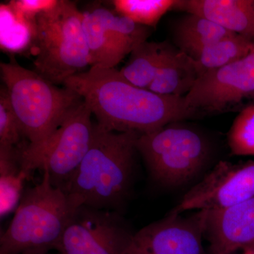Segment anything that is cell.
<instances>
[{
	"label": "cell",
	"instance_id": "6da1fadb",
	"mask_svg": "<svg viewBox=\"0 0 254 254\" xmlns=\"http://www.w3.org/2000/svg\"><path fill=\"white\" fill-rule=\"evenodd\" d=\"M63 86L78 93L97 123L108 131L144 134L195 115L187 108L185 97L138 88L115 68L91 66L68 78Z\"/></svg>",
	"mask_w": 254,
	"mask_h": 254
},
{
	"label": "cell",
	"instance_id": "7a4b0ae2",
	"mask_svg": "<svg viewBox=\"0 0 254 254\" xmlns=\"http://www.w3.org/2000/svg\"><path fill=\"white\" fill-rule=\"evenodd\" d=\"M140 135L94 123L89 150L64 191L79 206L123 214L133 190Z\"/></svg>",
	"mask_w": 254,
	"mask_h": 254
},
{
	"label": "cell",
	"instance_id": "3957f363",
	"mask_svg": "<svg viewBox=\"0 0 254 254\" xmlns=\"http://www.w3.org/2000/svg\"><path fill=\"white\" fill-rule=\"evenodd\" d=\"M79 205L64 190L43 180L28 188L9 226L1 235L0 254H46L56 250L65 228Z\"/></svg>",
	"mask_w": 254,
	"mask_h": 254
},
{
	"label": "cell",
	"instance_id": "277c9868",
	"mask_svg": "<svg viewBox=\"0 0 254 254\" xmlns=\"http://www.w3.org/2000/svg\"><path fill=\"white\" fill-rule=\"evenodd\" d=\"M0 69L11 107L29 143L26 149H34L48 141L68 114L83 101L76 92L59 88L14 59L1 63Z\"/></svg>",
	"mask_w": 254,
	"mask_h": 254
},
{
	"label": "cell",
	"instance_id": "5b68a950",
	"mask_svg": "<svg viewBox=\"0 0 254 254\" xmlns=\"http://www.w3.org/2000/svg\"><path fill=\"white\" fill-rule=\"evenodd\" d=\"M32 52L35 71L53 84L91 65L83 29V12L74 2L58 0L54 7L36 18Z\"/></svg>",
	"mask_w": 254,
	"mask_h": 254
},
{
	"label": "cell",
	"instance_id": "8992f818",
	"mask_svg": "<svg viewBox=\"0 0 254 254\" xmlns=\"http://www.w3.org/2000/svg\"><path fill=\"white\" fill-rule=\"evenodd\" d=\"M152 180L174 188L201 176L211 159V145L196 128L181 122L141 134L136 142Z\"/></svg>",
	"mask_w": 254,
	"mask_h": 254
},
{
	"label": "cell",
	"instance_id": "52a82bcc",
	"mask_svg": "<svg viewBox=\"0 0 254 254\" xmlns=\"http://www.w3.org/2000/svg\"><path fill=\"white\" fill-rule=\"evenodd\" d=\"M92 115L89 106L83 100L48 141L34 149L25 148L21 162L26 176L36 170L46 172L52 185L64 190L91 146L94 127Z\"/></svg>",
	"mask_w": 254,
	"mask_h": 254
},
{
	"label": "cell",
	"instance_id": "ba28073f",
	"mask_svg": "<svg viewBox=\"0 0 254 254\" xmlns=\"http://www.w3.org/2000/svg\"><path fill=\"white\" fill-rule=\"evenodd\" d=\"M133 234L123 214L82 205L55 251L58 254H125Z\"/></svg>",
	"mask_w": 254,
	"mask_h": 254
},
{
	"label": "cell",
	"instance_id": "9c48e42d",
	"mask_svg": "<svg viewBox=\"0 0 254 254\" xmlns=\"http://www.w3.org/2000/svg\"><path fill=\"white\" fill-rule=\"evenodd\" d=\"M254 197V160L221 161L185 193L170 213L230 208Z\"/></svg>",
	"mask_w": 254,
	"mask_h": 254
},
{
	"label": "cell",
	"instance_id": "30bf717a",
	"mask_svg": "<svg viewBox=\"0 0 254 254\" xmlns=\"http://www.w3.org/2000/svg\"><path fill=\"white\" fill-rule=\"evenodd\" d=\"M205 210L170 213L134 232L125 254H209L205 250Z\"/></svg>",
	"mask_w": 254,
	"mask_h": 254
},
{
	"label": "cell",
	"instance_id": "8fae6325",
	"mask_svg": "<svg viewBox=\"0 0 254 254\" xmlns=\"http://www.w3.org/2000/svg\"><path fill=\"white\" fill-rule=\"evenodd\" d=\"M246 98H254V49L238 61L203 73L185 96L187 108L195 114L220 112Z\"/></svg>",
	"mask_w": 254,
	"mask_h": 254
},
{
	"label": "cell",
	"instance_id": "7c38bea8",
	"mask_svg": "<svg viewBox=\"0 0 254 254\" xmlns=\"http://www.w3.org/2000/svg\"><path fill=\"white\" fill-rule=\"evenodd\" d=\"M205 212L209 254H231L254 244V197L230 208Z\"/></svg>",
	"mask_w": 254,
	"mask_h": 254
},
{
	"label": "cell",
	"instance_id": "4fadbf2b",
	"mask_svg": "<svg viewBox=\"0 0 254 254\" xmlns=\"http://www.w3.org/2000/svg\"><path fill=\"white\" fill-rule=\"evenodd\" d=\"M173 9L198 15L230 33L254 39V0H177Z\"/></svg>",
	"mask_w": 254,
	"mask_h": 254
},
{
	"label": "cell",
	"instance_id": "5bb4252c",
	"mask_svg": "<svg viewBox=\"0 0 254 254\" xmlns=\"http://www.w3.org/2000/svg\"><path fill=\"white\" fill-rule=\"evenodd\" d=\"M200 76L194 60L177 47L167 43L163 60L148 90L160 95L185 97Z\"/></svg>",
	"mask_w": 254,
	"mask_h": 254
},
{
	"label": "cell",
	"instance_id": "9a60e30c",
	"mask_svg": "<svg viewBox=\"0 0 254 254\" xmlns=\"http://www.w3.org/2000/svg\"><path fill=\"white\" fill-rule=\"evenodd\" d=\"M103 9V6H98L83 11V33L91 66L115 68L128 54L108 29Z\"/></svg>",
	"mask_w": 254,
	"mask_h": 254
},
{
	"label": "cell",
	"instance_id": "2e32d148",
	"mask_svg": "<svg viewBox=\"0 0 254 254\" xmlns=\"http://www.w3.org/2000/svg\"><path fill=\"white\" fill-rule=\"evenodd\" d=\"M254 49L253 41L233 34L209 43L190 57L196 63L201 76L242 59Z\"/></svg>",
	"mask_w": 254,
	"mask_h": 254
},
{
	"label": "cell",
	"instance_id": "e0dca14e",
	"mask_svg": "<svg viewBox=\"0 0 254 254\" xmlns=\"http://www.w3.org/2000/svg\"><path fill=\"white\" fill-rule=\"evenodd\" d=\"M173 34L177 48L190 56L209 43L234 33L198 15L187 14L175 23Z\"/></svg>",
	"mask_w": 254,
	"mask_h": 254
},
{
	"label": "cell",
	"instance_id": "ac0fdd59",
	"mask_svg": "<svg viewBox=\"0 0 254 254\" xmlns=\"http://www.w3.org/2000/svg\"><path fill=\"white\" fill-rule=\"evenodd\" d=\"M167 43L143 42L130 54L128 63L120 72L138 88L149 89L163 60Z\"/></svg>",
	"mask_w": 254,
	"mask_h": 254
},
{
	"label": "cell",
	"instance_id": "d6986e66",
	"mask_svg": "<svg viewBox=\"0 0 254 254\" xmlns=\"http://www.w3.org/2000/svg\"><path fill=\"white\" fill-rule=\"evenodd\" d=\"M176 0H115L112 4L122 16L147 27H154L169 10L173 9Z\"/></svg>",
	"mask_w": 254,
	"mask_h": 254
},
{
	"label": "cell",
	"instance_id": "ffe728a7",
	"mask_svg": "<svg viewBox=\"0 0 254 254\" xmlns=\"http://www.w3.org/2000/svg\"><path fill=\"white\" fill-rule=\"evenodd\" d=\"M104 16L107 26L115 39L127 54L143 42L147 41L150 34L149 27L138 24L129 18L115 14L104 7Z\"/></svg>",
	"mask_w": 254,
	"mask_h": 254
},
{
	"label": "cell",
	"instance_id": "44dd1931",
	"mask_svg": "<svg viewBox=\"0 0 254 254\" xmlns=\"http://www.w3.org/2000/svg\"><path fill=\"white\" fill-rule=\"evenodd\" d=\"M227 141L232 154L254 156V105L237 115L227 134Z\"/></svg>",
	"mask_w": 254,
	"mask_h": 254
},
{
	"label": "cell",
	"instance_id": "7402d4cb",
	"mask_svg": "<svg viewBox=\"0 0 254 254\" xmlns=\"http://www.w3.org/2000/svg\"><path fill=\"white\" fill-rule=\"evenodd\" d=\"M29 144L15 115L4 86L0 89V147L23 150Z\"/></svg>",
	"mask_w": 254,
	"mask_h": 254
},
{
	"label": "cell",
	"instance_id": "603a6c76",
	"mask_svg": "<svg viewBox=\"0 0 254 254\" xmlns=\"http://www.w3.org/2000/svg\"><path fill=\"white\" fill-rule=\"evenodd\" d=\"M58 1V0H14L9 1L8 5L16 17L25 22L34 24L40 14L54 7Z\"/></svg>",
	"mask_w": 254,
	"mask_h": 254
},
{
	"label": "cell",
	"instance_id": "cb8c5ba5",
	"mask_svg": "<svg viewBox=\"0 0 254 254\" xmlns=\"http://www.w3.org/2000/svg\"><path fill=\"white\" fill-rule=\"evenodd\" d=\"M231 254H254V244Z\"/></svg>",
	"mask_w": 254,
	"mask_h": 254
},
{
	"label": "cell",
	"instance_id": "d4e9b609",
	"mask_svg": "<svg viewBox=\"0 0 254 254\" xmlns=\"http://www.w3.org/2000/svg\"><path fill=\"white\" fill-rule=\"evenodd\" d=\"M58 254V253L53 254V253H51V252H49V253H46V254Z\"/></svg>",
	"mask_w": 254,
	"mask_h": 254
}]
</instances>
